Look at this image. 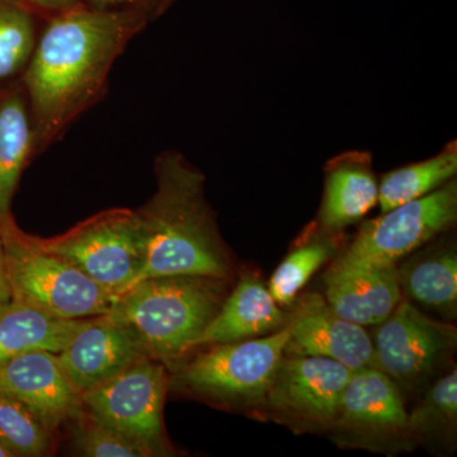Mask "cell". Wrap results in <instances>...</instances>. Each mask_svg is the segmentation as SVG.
<instances>
[{
    "label": "cell",
    "instance_id": "cell-1",
    "mask_svg": "<svg viewBox=\"0 0 457 457\" xmlns=\"http://www.w3.org/2000/svg\"><path fill=\"white\" fill-rule=\"evenodd\" d=\"M149 23L137 12L84 2L51 16L21 77L37 154L104 97L114 62Z\"/></svg>",
    "mask_w": 457,
    "mask_h": 457
},
{
    "label": "cell",
    "instance_id": "cell-2",
    "mask_svg": "<svg viewBox=\"0 0 457 457\" xmlns=\"http://www.w3.org/2000/svg\"><path fill=\"white\" fill-rule=\"evenodd\" d=\"M154 176V194L135 210L144 263L132 285L170 275L228 279L231 263L206 198L203 171L179 150H165L155 156Z\"/></svg>",
    "mask_w": 457,
    "mask_h": 457
},
{
    "label": "cell",
    "instance_id": "cell-3",
    "mask_svg": "<svg viewBox=\"0 0 457 457\" xmlns=\"http://www.w3.org/2000/svg\"><path fill=\"white\" fill-rule=\"evenodd\" d=\"M227 281L200 275L145 278L119 295L108 314L139 337L152 359L171 366L196 347L227 297Z\"/></svg>",
    "mask_w": 457,
    "mask_h": 457
},
{
    "label": "cell",
    "instance_id": "cell-4",
    "mask_svg": "<svg viewBox=\"0 0 457 457\" xmlns=\"http://www.w3.org/2000/svg\"><path fill=\"white\" fill-rule=\"evenodd\" d=\"M12 299L51 317L79 320L108 314L116 295L64 258L45 251L12 221L0 230Z\"/></svg>",
    "mask_w": 457,
    "mask_h": 457
},
{
    "label": "cell",
    "instance_id": "cell-5",
    "mask_svg": "<svg viewBox=\"0 0 457 457\" xmlns=\"http://www.w3.org/2000/svg\"><path fill=\"white\" fill-rule=\"evenodd\" d=\"M290 341L287 324L263 338L210 345L174 369L180 390L222 404L266 403L273 378Z\"/></svg>",
    "mask_w": 457,
    "mask_h": 457
},
{
    "label": "cell",
    "instance_id": "cell-6",
    "mask_svg": "<svg viewBox=\"0 0 457 457\" xmlns=\"http://www.w3.org/2000/svg\"><path fill=\"white\" fill-rule=\"evenodd\" d=\"M36 242L116 296L131 287L144 263L137 213L122 207L96 213L62 236L36 237Z\"/></svg>",
    "mask_w": 457,
    "mask_h": 457
},
{
    "label": "cell",
    "instance_id": "cell-7",
    "mask_svg": "<svg viewBox=\"0 0 457 457\" xmlns=\"http://www.w3.org/2000/svg\"><path fill=\"white\" fill-rule=\"evenodd\" d=\"M167 387L164 363L145 357L106 383L83 393V407L104 425L134 442L146 457L170 456L173 450L163 426Z\"/></svg>",
    "mask_w": 457,
    "mask_h": 457
},
{
    "label": "cell",
    "instance_id": "cell-8",
    "mask_svg": "<svg viewBox=\"0 0 457 457\" xmlns=\"http://www.w3.org/2000/svg\"><path fill=\"white\" fill-rule=\"evenodd\" d=\"M457 220V182L451 179L426 196L399 204L361 225L353 242L336 264L395 266Z\"/></svg>",
    "mask_w": 457,
    "mask_h": 457
},
{
    "label": "cell",
    "instance_id": "cell-9",
    "mask_svg": "<svg viewBox=\"0 0 457 457\" xmlns=\"http://www.w3.org/2000/svg\"><path fill=\"white\" fill-rule=\"evenodd\" d=\"M456 339L455 327L400 302L376 332L375 368L403 389H420L449 359Z\"/></svg>",
    "mask_w": 457,
    "mask_h": 457
},
{
    "label": "cell",
    "instance_id": "cell-10",
    "mask_svg": "<svg viewBox=\"0 0 457 457\" xmlns=\"http://www.w3.org/2000/svg\"><path fill=\"white\" fill-rule=\"evenodd\" d=\"M352 370L328 357L284 356L266 403L270 408L317 425H333Z\"/></svg>",
    "mask_w": 457,
    "mask_h": 457
},
{
    "label": "cell",
    "instance_id": "cell-11",
    "mask_svg": "<svg viewBox=\"0 0 457 457\" xmlns=\"http://www.w3.org/2000/svg\"><path fill=\"white\" fill-rule=\"evenodd\" d=\"M150 357L139 337L110 314L86 319L57 353L60 365L80 394L106 383L132 363Z\"/></svg>",
    "mask_w": 457,
    "mask_h": 457
},
{
    "label": "cell",
    "instance_id": "cell-12",
    "mask_svg": "<svg viewBox=\"0 0 457 457\" xmlns=\"http://www.w3.org/2000/svg\"><path fill=\"white\" fill-rule=\"evenodd\" d=\"M0 392L22 402L51 431L84 411L82 394L60 365L57 353L33 351L0 363Z\"/></svg>",
    "mask_w": 457,
    "mask_h": 457
},
{
    "label": "cell",
    "instance_id": "cell-13",
    "mask_svg": "<svg viewBox=\"0 0 457 457\" xmlns=\"http://www.w3.org/2000/svg\"><path fill=\"white\" fill-rule=\"evenodd\" d=\"M408 411L400 387L381 370L352 372L333 425L360 446L407 433Z\"/></svg>",
    "mask_w": 457,
    "mask_h": 457
},
{
    "label": "cell",
    "instance_id": "cell-14",
    "mask_svg": "<svg viewBox=\"0 0 457 457\" xmlns=\"http://www.w3.org/2000/svg\"><path fill=\"white\" fill-rule=\"evenodd\" d=\"M287 326L290 341L286 351L328 357L352 371L375 368L374 341L365 328L339 317L320 295H305Z\"/></svg>",
    "mask_w": 457,
    "mask_h": 457
},
{
    "label": "cell",
    "instance_id": "cell-15",
    "mask_svg": "<svg viewBox=\"0 0 457 457\" xmlns=\"http://www.w3.org/2000/svg\"><path fill=\"white\" fill-rule=\"evenodd\" d=\"M326 300L339 317L376 326L402 302L396 266L347 267L333 264L326 278Z\"/></svg>",
    "mask_w": 457,
    "mask_h": 457
},
{
    "label": "cell",
    "instance_id": "cell-16",
    "mask_svg": "<svg viewBox=\"0 0 457 457\" xmlns=\"http://www.w3.org/2000/svg\"><path fill=\"white\" fill-rule=\"evenodd\" d=\"M378 203V182L372 154L350 150L329 159L326 185L319 210V228L336 234L356 224Z\"/></svg>",
    "mask_w": 457,
    "mask_h": 457
},
{
    "label": "cell",
    "instance_id": "cell-17",
    "mask_svg": "<svg viewBox=\"0 0 457 457\" xmlns=\"http://www.w3.org/2000/svg\"><path fill=\"white\" fill-rule=\"evenodd\" d=\"M285 312L260 279L245 273L198 337L196 347L245 341L286 326Z\"/></svg>",
    "mask_w": 457,
    "mask_h": 457
},
{
    "label": "cell",
    "instance_id": "cell-18",
    "mask_svg": "<svg viewBox=\"0 0 457 457\" xmlns=\"http://www.w3.org/2000/svg\"><path fill=\"white\" fill-rule=\"evenodd\" d=\"M36 153L35 129L22 82L0 87V230L13 220L12 203Z\"/></svg>",
    "mask_w": 457,
    "mask_h": 457
},
{
    "label": "cell",
    "instance_id": "cell-19",
    "mask_svg": "<svg viewBox=\"0 0 457 457\" xmlns=\"http://www.w3.org/2000/svg\"><path fill=\"white\" fill-rule=\"evenodd\" d=\"M51 317L27 303H0V363L33 351L60 353L83 321Z\"/></svg>",
    "mask_w": 457,
    "mask_h": 457
},
{
    "label": "cell",
    "instance_id": "cell-20",
    "mask_svg": "<svg viewBox=\"0 0 457 457\" xmlns=\"http://www.w3.org/2000/svg\"><path fill=\"white\" fill-rule=\"evenodd\" d=\"M400 288L411 299L455 318L457 311V255L455 246L429 248L396 269Z\"/></svg>",
    "mask_w": 457,
    "mask_h": 457
},
{
    "label": "cell",
    "instance_id": "cell-21",
    "mask_svg": "<svg viewBox=\"0 0 457 457\" xmlns=\"http://www.w3.org/2000/svg\"><path fill=\"white\" fill-rule=\"evenodd\" d=\"M456 173L457 143L453 140L431 158L385 174L378 183L381 212L431 194L455 179Z\"/></svg>",
    "mask_w": 457,
    "mask_h": 457
},
{
    "label": "cell",
    "instance_id": "cell-22",
    "mask_svg": "<svg viewBox=\"0 0 457 457\" xmlns=\"http://www.w3.org/2000/svg\"><path fill=\"white\" fill-rule=\"evenodd\" d=\"M40 31L35 9L21 0H0V87L21 79Z\"/></svg>",
    "mask_w": 457,
    "mask_h": 457
},
{
    "label": "cell",
    "instance_id": "cell-23",
    "mask_svg": "<svg viewBox=\"0 0 457 457\" xmlns=\"http://www.w3.org/2000/svg\"><path fill=\"white\" fill-rule=\"evenodd\" d=\"M54 432L22 402L0 392V445L11 457H38L50 453Z\"/></svg>",
    "mask_w": 457,
    "mask_h": 457
},
{
    "label": "cell",
    "instance_id": "cell-24",
    "mask_svg": "<svg viewBox=\"0 0 457 457\" xmlns=\"http://www.w3.org/2000/svg\"><path fill=\"white\" fill-rule=\"evenodd\" d=\"M327 240H312L291 252L276 269L269 284L270 294L278 305H291L296 295L332 254Z\"/></svg>",
    "mask_w": 457,
    "mask_h": 457
},
{
    "label": "cell",
    "instance_id": "cell-25",
    "mask_svg": "<svg viewBox=\"0 0 457 457\" xmlns=\"http://www.w3.org/2000/svg\"><path fill=\"white\" fill-rule=\"evenodd\" d=\"M457 418V372L453 370L429 387L422 402L408 413L407 433L432 436L455 428Z\"/></svg>",
    "mask_w": 457,
    "mask_h": 457
},
{
    "label": "cell",
    "instance_id": "cell-26",
    "mask_svg": "<svg viewBox=\"0 0 457 457\" xmlns=\"http://www.w3.org/2000/svg\"><path fill=\"white\" fill-rule=\"evenodd\" d=\"M75 451L86 457H146L139 446L84 409L73 422Z\"/></svg>",
    "mask_w": 457,
    "mask_h": 457
},
{
    "label": "cell",
    "instance_id": "cell-27",
    "mask_svg": "<svg viewBox=\"0 0 457 457\" xmlns=\"http://www.w3.org/2000/svg\"><path fill=\"white\" fill-rule=\"evenodd\" d=\"M174 0H84L88 5L104 9H126L137 12L149 22L164 13Z\"/></svg>",
    "mask_w": 457,
    "mask_h": 457
},
{
    "label": "cell",
    "instance_id": "cell-28",
    "mask_svg": "<svg viewBox=\"0 0 457 457\" xmlns=\"http://www.w3.org/2000/svg\"><path fill=\"white\" fill-rule=\"evenodd\" d=\"M21 2L29 5L35 11L50 12L54 14L64 11V9L74 7V5L83 3L84 0H21Z\"/></svg>",
    "mask_w": 457,
    "mask_h": 457
},
{
    "label": "cell",
    "instance_id": "cell-29",
    "mask_svg": "<svg viewBox=\"0 0 457 457\" xmlns=\"http://www.w3.org/2000/svg\"><path fill=\"white\" fill-rule=\"evenodd\" d=\"M12 291L9 285L7 261H5L4 245L0 237V303L11 302Z\"/></svg>",
    "mask_w": 457,
    "mask_h": 457
},
{
    "label": "cell",
    "instance_id": "cell-30",
    "mask_svg": "<svg viewBox=\"0 0 457 457\" xmlns=\"http://www.w3.org/2000/svg\"><path fill=\"white\" fill-rule=\"evenodd\" d=\"M0 457H11L7 450L0 445Z\"/></svg>",
    "mask_w": 457,
    "mask_h": 457
}]
</instances>
